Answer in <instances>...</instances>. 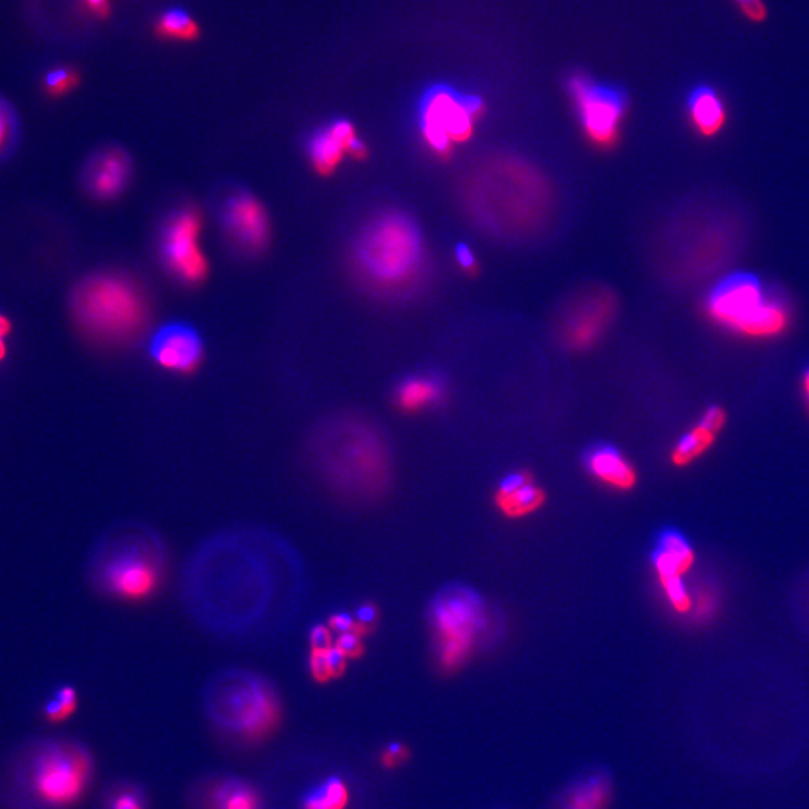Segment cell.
<instances>
[{"label":"cell","mask_w":809,"mask_h":809,"mask_svg":"<svg viewBox=\"0 0 809 809\" xmlns=\"http://www.w3.org/2000/svg\"><path fill=\"white\" fill-rule=\"evenodd\" d=\"M309 451L321 480L344 498L366 501L389 483V451L383 436L362 421L336 418L321 424Z\"/></svg>","instance_id":"6da1fadb"},{"label":"cell","mask_w":809,"mask_h":809,"mask_svg":"<svg viewBox=\"0 0 809 809\" xmlns=\"http://www.w3.org/2000/svg\"><path fill=\"white\" fill-rule=\"evenodd\" d=\"M69 323L95 347H119L137 338L149 306L137 282L114 270H95L74 282L66 297Z\"/></svg>","instance_id":"7a4b0ae2"},{"label":"cell","mask_w":809,"mask_h":809,"mask_svg":"<svg viewBox=\"0 0 809 809\" xmlns=\"http://www.w3.org/2000/svg\"><path fill=\"white\" fill-rule=\"evenodd\" d=\"M210 721L246 742H258L281 723L282 706L275 688L254 673L228 670L212 679L204 696Z\"/></svg>","instance_id":"3957f363"},{"label":"cell","mask_w":809,"mask_h":809,"mask_svg":"<svg viewBox=\"0 0 809 809\" xmlns=\"http://www.w3.org/2000/svg\"><path fill=\"white\" fill-rule=\"evenodd\" d=\"M353 260L357 272L372 285L402 287L414 278L423 260L420 231L404 213H383L354 240Z\"/></svg>","instance_id":"277c9868"},{"label":"cell","mask_w":809,"mask_h":809,"mask_svg":"<svg viewBox=\"0 0 809 809\" xmlns=\"http://www.w3.org/2000/svg\"><path fill=\"white\" fill-rule=\"evenodd\" d=\"M705 308L712 321L745 338H778L790 326L786 303L769 294L750 273H735L715 285Z\"/></svg>","instance_id":"5b68a950"},{"label":"cell","mask_w":809,"mask_h":809,"mask_svg":"<svg viewBox=\"0 0 809 809\" xmlns=\"http://www.w3.org/2000/svg\"><path fill=\"white\" fill-rule=\"evenodd\" d=\"M92 772V756L80 742L48 739L30 751L21 777L39 804L66 808L83 796Z\"/></svg>","instance_id":"8992f818"},{"label":"cell","mask_w":809,"mask_h":809,"mask_svg":"<svg viewBox=\"0 0 809 809\" xmlns=\"http://www.w3.org/2000/svg\"><path fill=\"white\" fill-rule=\"evenodd\" d=\"M432 618L441 640L439 663L445 670L456 669L486 628V607L477 595L457 589L436 600Z\"/></svg>","instance_id":"52a82bcc"},{"label":"cell","mask_w":809,"mask_h":809,"mask_svg":"<svg viewBox=\"0 0 809 809\" xmlns=\"http://www.w3.org/2000/svg\"><path fill=\"white\" fill-rule=\"evenodd\" d=\"M203 216L191 204L177 207L162 222L159 255L165 269L185 285H198L209 275V261L201 248Z\"/></svg>","instance_id":"ba28073f"},{"label":"cell","mask_w":809,"mask_h":809,"mask_svg":"<svg viewBox=\"0 0 809 809\" xmlns=\"http://www.w3.org/2000/svg\"><path fill=\"white\" fill-rule=\"evenodd\" d=\"M481 111L483 102L477 96H462L445 86L427 90L420 105L424 140L439 155H447L454 143L471 137Z\"/></svg>","instance_id":"9c48e42d"},{"label":"cell","mask_w":809,"mask_h":809,"mask_svg":"<svg viewBox=\"0 0 809 809\" xmlns=\"http://www.w3.org/2000/svg\"><path fill=\"white\" fill-rule=\"evenodd\" d=\"M218 218L225 239L240 254L258 255L269 245V213L249 189L234 186L225 192Z\"/></svg>","instance_id":"30bf717a"},{"label":"cell","mask_w":809,"mask_h":809,"mask_svg":"<svg viewBox=\"0 0 809 809\" xmlns=\"http://www.w3.org/2000/svg\"><path fill=\"white\" fill-rule=\"evenodd\" d=\"M161 579L158 561L143 547L117 546L108 550L98 570V580L108 594L125 600L149 597Z\"/></svg>","instance_id":"8fae6325"},{"label":"cell","mask_w":809,"mask_h":809,"mask_svg":"<svg viewBox=\"0 0 809 809\" xmlns=\"http://www.w3.org/2000/svg\"><path fill=\"white\" fill-rule=\"evenodd\" d=\"M570 89L586 134L595 143L609 146L616 140L625 113L627 99L624 93L613 87L594 83L585 75L571 78Z\"/></svg>","instance_id":"7c38bea8"},{"label":"cell","mask_w":809,"mask_h":809,"mask_svg":"<svg viewBox=\"0 0 809 809\" xmlns=\"http://www.w3.org/2000/svg\"><path fill=\"white\" fill-rule=\"evenodd\" d=\"M134 165L128 150L117 144H104L92 150L78 171V186L90 200L119 198L132 179Z\"/></svg>","instance_id":"4fadbf2b"},{"label":"cell","mask_w":809,"mask_h":809,"mask_svg":"<svg viewBox=\"0 0 809 809\" xmlns=\"http://www.w3.org/2000/svg\"><path fill=\"white\" fill-rule=\"evenodd\" d=\"M366 150L353 123L345 119H336L315 129L306 140V156L321 176H330L345 156L365 158Z\"/></svg>","instance_id":"5bb4252c"},{"label":"cell","mask_w":809,"mask_h":809,"mask_svg":"<svg viewBox=\"0 0 809 809\" xmlns=\"http://www.w3.org/2000/svg\"><path fill=\"white\" fill-rule=\"evenodd\" d=\"M149 354L156 365L176 374H191L204 356L200 333L186 323H168L152 335Z\"/></svg>","instance_id":"9a60e30c"},{"label":"cell","mask_w":809,"mask_h":809,"mask_svg":"<svg viewBox=\"0 0 809 809\" xmlns=\"http://www.w3.org/2000/svg\"><path fill=\"white\" fill-rule=\"evenodd\" d=\"M613 305L615 303L607 294L583 300L571 311L565 323V341L574 348H585L597 341L612 317Z\"/></svg>","instance_id":"2e32d148"},{"label":"cell","mask_w":809,"mask_h":809,"mask_svg":"<svg viewBox=\"0 0 809 809\" xmlns=\"http://www.w3.org/2000/svg\"><path fill=\"white\" fill-rule=\"evenodd\" d=\"M652 561L663 588L673 583H684L682 576L693 565L694 550L681 532L667 529L658 538Z\"/></svg>","instance_id":"e0dca14e"},{"label":"cell","mask_w":809,"mask_h":809,"mask_svg":"<svg viewBox=\"0 0 809 809\" xmlns=\"http://www.w3.org/2000/svg\"><path fill=\"white\" fill-rule=\"evenodd\" d=\"M726 421L724 409L717 405L709 406L699 423L679 439L673 450V462L676 465H688L702 456L714 444L718 432L723 429Z\"/></svg>","instance_id":"ac0fdd59"},{"label":"cell","mask_w":809,"mask_h":809,"mask_svg":"<svg viewBox=\"0 0 809 809\" xmlns=\"http://www.w3.org/2000/svg\"><path fill=\"white\" fill-rule=\"evenodd\" d=\"M688 113L691 123L703 137L711 138L720 134L727 123L726 105L712 87H697L688 99Z\"/></svg>","instance_id":"d6986e66"},{"label":"cell","mask_w":809,"mask_h":809,"mask_svg":"<svg viewBox=\"0 0 809 809\" xmlns=\"http://www.w3.org/2000/svg\"><path fill=\"white\" fill-rule=\"evenodd\" d=\"M586 466L592 475L618 489H631L636 484L633 466L622 457L616 448L603 445L594 448L586 456Z\"/></svg>","instance_id":"ffe728a7"},{"label":"cell","mask_w":809,"mask_h":809,"mask_svg":"<svg viewBox=\"0 0 809 809\" xmlns=\"http://www.w3.org/2000/svg\"><path fill=\"white\" fill-rule=\"evenodd\" d=\"M206 809H260V796L254 787L243 781H216L204 795Z\"/></svg>","instance_id":"44dd1931"},{"label":"cell","mask_w":809,"mask_h":809,"mask_svg":"<svg viewBox=\"0 0 809 809\" xmlns=\"http://www.w3.org/2000/svg\"><path fill=\"white\" fill-rule=\"evenodd\" d=\"M612 790L604 775L586 778L568 793L562 809H606Z\"/></svg>","instance_id":"7402d4cb"},{"label":"cell","mask_w":809,"mask_h":809,"mask_svg":"<svg viewBox=\"0 0 809 809\" xmlns=\"http://www.w3.org/2000/svg\"><path fill=\"white\" fill-rule=\"evenodd\" d=\"M23 141V123L20 114L9 99L0 95V167L8 164Z\"/></svg>","instance_id":"603a6c76"},{"label":"cell","mask_w":809,"mask_h":809,"mask_svg":"<svg viewBox=\"0 0 809 809\" xmlns=\"http://www.w3.org/2000/svg\"><path fill=\"white\" fill-rule=\"evenodd\" d=\"M441 396L442 387L439 381L424 377L409 378L396 393L398 404L406 411H417L424 406L436 404Z\"/></svg>","instance_id":"cb8c5ba5"},{"label":"cell","mask_w":809,"mask_h":809,"mask_svg":"<svg viewBox=\"0 0 809 809\" xmlns=\"http://www.w3.org/2000/svg\"><path fill=\"white\" fill-rule=\"evenodd\" d=\"M350 801V792L338 777L327 778L312 789L303 799V809H345Z\"/></svg>","instance_id":"d4e9b609"},{"label":"cell","mask_w":809,"mask_h":809,"mask_svg":"<svg viewBox=\"0 0 809 809\" xmlns=\"http://www.w3.org/2000/svg\"><path fill=\"white\" fill-rule=\"evenodd\" d=\"M156 32L162 38L176 39V41H194L197 39L200 29L198 24L180 9H171L159 17L156 23Z\"/></svg>","instance_id":"484cf974"},{"label":"cell","mask_w":809,"mask_h":809,"mask_svg":"<svg viewBox=\"0 0 809 809\" xmlns=\"http://www.w3.org/2000/svg\"><path fill=\"white\" fill-rule=\"evenodd\" d=\"M496 501H498L499 508L507 516L519 517L537 510L543 504L544 496L543 492L537 486H534L531 481V483L525 484L516 492L510 493V495L499 496Z\"/></svg>","instance_id":"4316f807"},{"label":"cell","mask_w":809,"mask_h":809,"mask_svg":"<svg viewBox=\"0 0 809 809\" xmlns=\"http://www.w3.org/2000/svg\"><path fill=\"white\" fill-rule=\"evenodd\" d=\"M80 84V74L71 66H54L41 78V90L51 99L63 98Z\"/></svg>","instance_id":"83f0119b"},{"label":"cell","mask_w":809,"mask_h":809,"mask_svg":"<svg viewBox=\"0 0 809 809\" xmlns=\"http://www.w3.org/2000/svg\"><path fill=\"white\" fill-rule=\"evenodd\" d=\"M78 697L74 688L62 685L56 688L44 705V715L50 723H63L77 711Z\"/></svg>","instance_id":"f1b7e54d"},{"label":"cell","mask_w":809,"mask_h":809,"mask_svg":"<svg viewBox=\"0 0 809 809\" xmlns=\"http://www.w3.org/2000/svg\"><path fill=\"white\" fill-rule=\"evenodd\" d=\"M108 809H146L141 793L134 787L117 789L108 799Z\"/></svg>","instance_id":"f546056e"},{"label":"cell","mask_w":809,"mask_h":809,"mask_svg":"<svg viewBox=\"0 0 809 809\" xmlns=\"http://www.w3.org/2000/svg\"><path fill=\"white\" fill-rule=\"evenodd\" d=\"M741 8L742 14L753 21V23H763L768 18V8L763 0H735Z\"/></svg>","instance_id":"4dcf8cb0"},{"label":"cell","mask_w":809,"mask_h":809,"mask_svg":"<svg viewBox=\"0 0 809 809\" xmlns=\"http://www.w3.org/2000/svg\"><path fill=\"white\" fill-rule=\"evenodd\" d=\"M336 648L341 649L348 658L360 657L363 652L362 639L357 631H350V633L339 634Z\"/></svg>","instance_id":"1f68e13d"},{"label":"cell","mask_w":809,"mask_h":809,"mask_svg":"<svg viewBox=\"0 0 809 809\" xmlns=\"http://www.w3.org/2000/svg\"><path fill=\"white\" fill-rule=\"evenodd\" d=\"M408 757V748H406L405 745L399 744V742H393V744H390L389 747L383 751V754H381V763H383L386 768L392 769L406 762Z\"/></svg>","instance_id":"d6a6232c"},{"label":"cell","mask_w":809,"mask_h":809,"mask_svg":"<svg viewBox=\"0 0 809 809\" xmlns=\"http://www.w3.org/2000/svg\"><path fill=\"white\" fill-rule=\"evenodd\" d=\"M795 607L798 610V618L801 619L802 624L809 631V574L802 580L798 592H796Z\"/></svg>","instance_id":"836d02e7"},{"label":"cell","mask_w":809,"mask_h":809,"mask_svg":"<svg viewBox=\"0 0 809 809\" xmlns=\"http://www.w3.org/2000/svg\"><path fill=\"white\" fill-rule=\"evenodd\" d=\"M12 332H14V326H12L11 318L0 309V368L5 365L6 357H8Z\"/></svg>","instance_id":"e575fe53"},{"label":"cell","mask_w":809,"mask_h":809,"mask_svg":"<svg viewBox=\"0 0 809 809\" xmlns=\"http://www.w3.org/2000/svg\"><path fill=\"white\" fill-rule=\"evenodd\" d=\"M528 483H531V477L525 474V472H513V474H508L507 477L501 481V484H499L496 498L510 495V493L516 492L517 489H520V487Z\"/></svg>","instance_id":"d590c367"},{"label":"cell","mask_w":809,"mask_h":809,"mask_svg":"<svg viewBox=\"0 0 809 809\" xmlns=\"http://www.w3.org/2000/svg\"><path fill=\"white\" fill-rule=\"evenodd\" d=\"M309 664H311L312 676H314L318 682H326L332 679L329 664H327L326 651H312Z\"/></svg>","instance_id":"8d00e7d4"},{"label":"cell","mask_w":809,"mask_h":809,"mask_svg":"<svg viewBox=\"0 0 809 809\" xmlns=\"http://www.w3.org/2000/svg\"><path fill=\"white\" fill-rule=\"evenodd\" d=\"M326 658L327 664H329L330 675H332V678H339V676L345 672V667H347V655H345L341 649L333 645L332 648L327 649Z\"/></svg>","instance_id":"74e56055"},{"label":"cell","mask_w":809,"mask_h":809,"mask_svg":"<svg viewBox=\"0 0 809 809\" xmlns=\"http://www.w3.org/2000/svg\"><path fill=\"white\" fill-rule=\"evenodd\" d=\"M311 645L314 651H327L332 648V634H330L329 628L324 625L314 627V630L311 631Z\"/></svg>","instance_id":"f35d334b"},{"label":"cell","mask_w":809,"mask_h":809,"mask_svg":"<svg viewBox=\"0 0 809 809\" xmlns=\"http://www.w3.org/2000/svg\"><path fill=\"white\" fill-rule=\"evenodd\" d=\"M330 627L338 631L339 634L356 631V618H353L350 613H338V615L333 616L332 621H330Z\"/></svg>","instance_id":"ab89813d"},{"label":"cell","mask_w":809,"mask_h":809,"mask_svg":"<svg viewBox=\"0 0 809 809\" xmlns=\"http://www.w3.org/2000/svg\"><path fill=\"white\" fill-rule=\"evenodd\" d=\"M377 619V610L371 604H363L356 612V621L362 624L363 627H368L372 622Z\"/></svg>","instance_id":"60d3db41"},{"label":"cell","mask_w":809,"mask_h":809,"mask_svg":"<svg viewBox=\"0 0 809 809\" xmlns=\"http://www.w3.org/2000/svg\"><path fill=\"white\" fill-rule=\"evenodd\" d=\"M83 2L96 17L105 18L110 14V0H83Z\"/></svg>","instance_id":"b9f144b4"},{"label":"cell","mask_w":809,"mask_h":809,"mask_svg":"<svg viewBox=\"0 0 809 809\" xmlns=\"http://www.w3.org/2000/svg\"><path fill=\"white\" fill-rule=\"evenodd\" d=\"M457 261H459L460 266L463 267L465 270H472L475 269V258L474 254L469 251L468 246L460 245L457 246L456 251Z\"/></svg>","instance_id":"7bdbcfd3"},{"label":"cell","mask_w":809,"mask_h":809,"mask_svg":"<svg viewBox=\"0 0 809 809\" xmlns=\"http://www.w3.org/2000/svg\"><path fill=\"white\" fill-rule=\"evenodd\" d=\"M802 387H804L805 399H807L809 409V366L805 371L804 378H802Z\"/></svg>","instance_id":"ee69618b"}]
</instances>
